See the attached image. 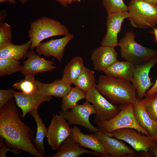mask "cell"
I'll return each mask as SVG.
<instances>
[{
	"label": "cell",
	"instance_id": "cell-5",
	"mask_svg": "<svg viewBox=\"0 0 157 157\" xmlns=\"http://www.w3.org/2000/svg\"><path fill=\"white\" fill-rule=\"evenodd\" d=\"M128 7V19L133 27L147 29L157 25V4L143 0H131Z\"/></svg>",
	"mask_w": 157,
	"mask_h": 157
},
{
	"label": "cell",
	"instance_id": "cell-26",
	"mask_svg": "<svg viewBox=\"0 0 157 157\" xmlns=\"http://www.w3.org/2000/svg\"><path fill=\"white\" fill-rule=\"evenodd\" d=\"M73 84L86 93L96 85L94 72L84 67Z\"/></svg>",
	"mask_w": 157,
	"mask_h": 157
},
{
	"label": "cell",
	"instance_id": "cell-17",
	"mask_svg": "<svg viewBox=\"0 0 157 157\" xmlns=\"http://www.w3.org/2000/svg\"><path fill=\"white\" fill-rule=\"evenodd\" d=\"M114 48L101 45L94 51L91 59L95 70L104 71L117 60V53Z\"/></svg>",
	"mask_w": 157,
	"mask_h": 157
},
{
	"label": "cell",
	"instance_id": "cell-3",
	"mask_svg": "<svg viewBox=\"0 0 157 157\" xmlns=\"http://www.w3.org/2000/svg\"><path fill=\"white\" fill-rule=\"evenodd\" d=\"M135 34L126 32L119 42L121 57L134 65L145 63L157 56V50L145 47L136 42Z\"/></svg>",
	"mask_w": 157,
	"mask_h": 157
},
{
	"label": "cell",
	"instance_id": "cell-25",
	"mask_svg": "<svg viewBox=\"0 0 157 157\" xmlns=\"http://www.w3.org/2000/svg\"><path fill=\"white\" fill-rule=\"evenodd\" d=\"M28 113L32 116L36 122L37 129L35 137L33 142L37 150L41 154L44 155L45 148L44 140L47 134L48 129L45 126L42 119L38 115L37 110H33Z\"/></svg>",
	"mask_w": 157,
	"mask_h": 157
},
{
	"label": "cell",
	"instance_id": "cell-20",
	"mask_svg": "<svg viewBox=\"0 0 157 157\" xmlns=\"http://www.w3.org/2000/svg\"><path fill=\"white\" fill-rule=\"evenodd\" d=\"M133 113L138 124L149 132L150 136L154 140L156 129V122L151 119L148 115L142 100L138 99L133 104Z\"/></svg>",
	"mask_w": 157,
	"mask_h": 157
},
{
	"label": "cell",
	"instance_id": "cell-21",
	"mask_svg": "<svg viewBox=\"0 0 157 157\" xmlns=\"http://www.w3.org/2000/svg\"><path fill=\"white\" fill-rule=\"evenodd\" d=\"M38 90L45 95L53 96L63 98L71 90V84L67 83L61 79L56 80L49 83L42 82L36 80Z\"/></svg>",
	"mask_w": 157,
	"mask_h": 157
},
{
	"label": "cell",
	"instance_id": "cell-4",
	"mask_svg": "<svg viewBox=\"0 0 157 157\" xmlns=\"http://www.w3.org/2000/svg\"><path fill=\"white\" fill-rule=\"evenodd\" d=\"M66 26L53 19L42 17L32 22L28 31L31 44L30 49H33L44 40L58 35L65 36L69 33Z\"/></svg>",
	"mask_w": 157,
	"mask_h": 157
},
{
	"label": "cell",
	"instance_id": "cell-32",
	"mask_svg": "<svg viewBox=\"0 0 157 157\" xmlns=\"http://www.w3.org/2000/svg\"><path fill=\"white\" fill-rule=\"evenodd\" d=\"M11 26L4 20L0 22V46L12 42Z\"/></svg>",
	"mask_w": 157,
	"mask_h": 157
},
{
	"label": "cell",
	"instance_id": "cell-39",
	"mask_svg": "<svg viewBox=\"0 0 157 157\" xmlns=\"http://www.w3.org/2000/svg\"><path fill=\"white\" fill-rule=\"evenodd\" d=\"M153 32L155 37L156 40L157 41V28L154 27L153 28Z\"/></svg>",
	"mask_w": 157,
	"mask_h": 157
},
{
	"label": "cell",
	"instance_id": "cell-13",
	"mask_svg": "<svg viewBox=\"0 0 157 157\" xmlns=\"http://www.w3.org/2000/svg\"><path fill=\"white\" fill-rule=\"evenodd\" d=\"M129 17L128 11L108 14L106 22L107 32L101 42V45L114 47L118 46V35L121 30L124 20Z\"/></svg>",
	"mask_w": 157,
	"mask_h": 157
},
{
	"label": "cell",
	"instance_id": "cell-12",
	"mask_svg": "<svg viewBox=\"0 0 157 157\" xmlns=\"http://www.w3.org/2000/svg\"><path fill=\"white\" fill-rule=\"evenodd\" d=\"M13 94L17 105L22 110V119L30 111L37 110L42 103L49 102L53 98L52 96L45 95L38 90L28 94L14 91Z\"/></svg>",
	"mask_w": 157,
	"mask_h": 157
},
{
	"label": "cell",
	"instance_id": "cell-6",
	"mask_svg": "<svg viewBox=\"0 0 157 157\" xmlns=\"http://www.w3.org/2000/svg\"><path fill=\"white\" fill-rule=\"evenodd\" d=\"M119 107L120 111L112 119L96 123L99 130L106 133L120 129L130 128L136 130L139 133L151 137L149 132L141 127L137 122L134 114L133 104L120 105Z\"/></svg>",
	"mask_w": 157,
	"mask_h": 157
},
{
	"label": "cell",
	"instance_id": "cell-19",
	"mask_svg": "<svg viewBox=\"0 0 157 157\" xmlns=\"http://www.w3.org/2000/svg\"><path fill=\"white\" fill-rule=\"evenodd\" d=\"M57 152L50 157H78L84 154H93L97 156L108 157L95 151H91L81 147L78 143L69 136L60 144Z\"/></svg>",
	"mask_w": 157,
	"mask_h": 157
},
{
	"label": "cell",
	"instance_id": "cell-7",
	"mask_svg": "<svg viewBox=\"0 0 157 157\" xmlns=\"http://www.w3.org/2000/svg\"><path fill=\"white\" fill-rule=\"evenodd\" d=\"M93 86L85 93L86 101L91 103L94 106L96 111L94 123L106 120H109L115 117L120 110L119 106L113 104L107 100Z\"/></svg>",
	"mask_w": 157,
	"mask_h": 157
},
{
	"label": "cell",
	"instance_id": "cell-42",
	"mask_svg": "<svg viewBox=\"0 0 157 157\" xmlns=\"http://www.w3.org/2000/svg\"><path fill=\"white\" fill-rule=\"evenodd\" d=\"M29 0H19V1L22 4H25Z\"/></svg>",
	"mask_w": 157,
	"mask_h": 157
},
{
	"label": "cell",
	"instance_id": "cell-15",
	"mask_svg": "<svg viewBox=\"0 0 157 157\" xmlns=\"http://www.w3.org/2000/svg\"><path fill=\"white\" fill-rule=\"evenodd\" d=\"M27 60L23 62L21 72L25 75H35L39 73L52 71L57 68L54 62L44 59L36 54L33 49L29 50Z\"/></svg>",
	"mask_w": 157,
	"mask_h": 157
},
{
	"label": "cell",
	"instance_id": "cell-22",
	"mask_svg": "<svg viewBox=\"0 0 157 157\" xmlns=\"http://www.w3.org/2000/svg\"><path fill=\"white\" fill-rule=\"evenodd\" d=\"M134 65L127 61L117 60L104 71L106 75L131 81L133 77Z\"/></svg>",
	"mask_w": 157,
	"mask_h": 157
},
{
	"label": "cell",
	"instance_id": "cell-29",
	"mask_svg": "<svg viewBox=\"0 0 157 157\" xmlns=\"http://www.w3.org/2000/svg\"><path fill=\"white\" fill-rule=\"evenodd\" d=\"M35 75H25L24 78L14 83L13 87L20 90L25 93H30L38 90Z\"/></svg>",
	"mask_w": 157,
	"mask_h": 157
},
{
	"label": "cell",
	"instance_id": "cell-10",
	"mask_svg": "<svg viewBox=\"0 0 157 157\" xmlns=\"http://www.w3.org/2000/svg\"><path fill=\"white\" fill-rule=\"evenodd\" d=\"M156 64L157 56L147 63L134 65L131 82L136 89L138 99H142L145 97L146 92L153 85L149 77V73L152 67Z\"/></svg>",
	"mask_w": 157,
	"mask_h": 157
},
{
	"label": "cell",
	"instance_id": "cell-36",
	"mask_svg": "<svg viewBox=\"0 0 157 157\" xmlns=\"http://www.w3.org/2000/svg\"><path fill=\"white\" fill-rule=\"evenodd\" d=\"M60 3L64 7H66L68 4L72 3L73 2L77 1L79 2L81 1V0H56Z\"/></svg>",
	"mask_w": 157,
	"mask_h": 157
},
{
	"label": "cell",
	"instance_id": "cell-23",
	"mask_svg": "<svg viewBox=\"0 0 157 157\" xmlns=\"http://www.w3.org/2000/svg\"><path fill=\"white\" fill-rule=\"evenodd\" d=\"M31 42L30 40L20 45H16L12 42L0 46V58H6L18 60L27 57Z\"/></svg>",
	"mask_w": 157,
	"mask_h": 157
},
{
	"label": "cell",
	"instance_id": "cell-1",
	"mask_svg": "<svg viewBox=\"0 0 157 157\" xmlns=\"http://www.w3.org/2000/svg\"><path fill=\"white\" fill-rule=\"evenodd\" d=\"M34 131L19 117V107L13 98L0 108V136L10 148L22 150L35 157H44L32 143Z\"/></svg>",
	"mask_w": 157,
	"mask_h": 157
},
{
	"label": "cell",
	"instance_id": "cell-14",
	"mask_svg": "<svg viewBox=\"0 0 157 157\" xmlns=\"http://www.w3.org/2000/svg\"><path fill=\"white\" fill-rule=\"evenodd\" d=\"M74 37L73 35L69 33L62 38L40 43L36 47L35 51L39 56H53L61 62L66 46Z\"/></svg>",
	"mask_w": 157,
	"mask_h": 157
},
{
	"label": "cell",
	"instance_id": "cell-30",
	"mask_svg": "<svg viewBox=\"0 0 157 157\" xmlns=\"http://www.w3.org/2000/svg\"><path fill=\"white\" fill-rule=\"evenodd\" d=\"M102 4L108 14L110 13L128 11L127 6L123 0H101Z\"/></svg>",
	"mask_w": 157,
	"mask_h": 157
},
{
	"label": "cell",
	"instance_id": "cell-27",
	"mask_svg": "<svg viewBox=\"0 0 157 157\" xmlns=\"http://www.w3.org/2000/svg\"><path fill=\"white\" fill-rule=\"evenodd\" d=\"M85 93L79 88L72 87L68 93L62 98L61 108V111L68 110L72 109L79 100L85 98Z\"/></svg>",
	"mask_w": 157,
	"mask_h": 157
},
{
	"label": "cell",
	"instance_id": "cell-28",
	"mask_svg": "<svg viewBox=\"0 0 157 157\" xmlns=\"http://www.w3.org/2000/svg\"><path fill=\"white\" fill-rule=\"evenodd\" d=\"M22 66L19 60L10 58H0V76L21 72Z\"/></svg>",
	"mask_w": 157,
	"mask_h": 157
},
{
	"label": "cell",
	"instance_id": "cell-38",
	"mask_svg": "<svg viewBox=\"0 0 157 157\" xmlns=\"http://www.w3.org/2000/svg\"><path fill=\"white\" fill-rule=\"evenodd\" d=\"M6 1H9L10 3V4H14L16 3L15 0H0V3H1Z\"/></svg>",
	"mask_w": 157,
	"mask_h": 157
},
{
	"label": "cell",
	"instance_id": "cell-37",
	"mask_svg": "<svg viewBox=\"0 0 157 157\" xmlns=\"http://www.w3.org/2000/svg\"><path fill=\"white\" fill-rule=\"evenodd\" d=\"M149 152L154 157H157V143L151 148Z\"/></svg>",
	"mask_w": 157,
	"mask_h": 157
},
{
	"label": "cell",
	"instance_id": "cell-9",
	"mask_svg": "<svg viewBox=\"0 0 157 157\" xmlns=\"http://www.w3.org/2000/svg\"><path fill=\"white\" fill-rule=\"evenodd\" d=\"M96 113L93 105L86 101L82 104H77L70 111H61L58 114L68 121L69 125H79L94 133L99 130L92 124L89 117L91 115Z\"/></svg>",
	"mask_w": 157,
	"mask_h": 157
},
{
	"label": "cell",
	"instance_id": "cell-16",
	"mask_svg": "<svg viewBox=\"0 0 157 157\" xmlns=\"http://www.w3.org/2000/svg\"><path fill=\"white\" fill-rule=\"evenodd\" d=\"M105 151L113 157H125L127 155L134 154L135 151L124 142L110 137L99 130L94 133Z\"/></svg>",
	"mask_w": 157,
	"mask_h": 157
},
{
	"label": "cell",
	"instance_id": "cell-8",
	"mask_svg": "<svg viewBox=\"0 0 157 157\" xmlns=\"http://www.w3.org/2000/svg\"><path fill=\"white\" fill-rule=\"evenodd\" d=\"M105 133L127 142L137 152L147 153L156 143L151 137L142 135L136 130L130 128L120 129Z\"/></svg>",
	"mask_w": 157,
	"mask_h": 157
},
{
	"label": "cell",
	"instance_id": "cell-24",
	"mask_svg": "<svg viewBox=\"0 0 157 157\" xmlns=\"http://www.w3.org/2000/svg\"><path fill=\"white\" fill-rule=\"evenodd\" d=\"M84 67L81 57L77 56L74 58L65 67L61 79L69 84H73Z\"/></svg>",
	"mask_w": 157,
	"mask_h": 157
},
{
	"label": "cell",
	"instance_id": "cell-43",
	"mask_svg": "<svg viewBox=\"0 0 157 157\" xmlns=\"http://www.w3.org/2000/svg\"><path fill=\"white\" fill-rule=\"evenodd\" d=\"M156 143H157V142H156Z\"/></svg>",
	"mask_w": 157,
	"mask_h": 157
},
{
	"label": "cell",
	"instance_id": "cell-31",
	"mask_svg": "<svg viewBox=\"0 0 157 157\" xmlns=\"http://www.w3.org/2000/svg\"><path fill=\"white\" fill-rule=\"evenodd\" d=\"M141 100L150 117L156 121L157 119V93Z\"/></svg>",
	"mask_w": 157,
	"mask_h": 157
},
{
	"label": "cell",
	"instance_id": "cell-35",
	"mask_svg": "<svg viewBox=\"0 0 157 157\" xmlns=\"http://www.w3.org/2000/svg\"><path fill=\"white\" fill-rule=\"evenodd\" d=\"M157 93V77L156 81L151 88L146 92L145 97H148Z\"/></svg>",
	"mask_w": 157,
	"mask_h": 157
},
{
	"label": "cell",
	"instance_id": "cell-18",
	"mask_svg": "<svg viewBox=\"0 0 157 157\" xmlns=\"http://www.w3.org/2000/svg\"><path fill=\"white\" fill-rule=\"evenodd\" d=\"M69 136L78 143L81 147L89 148L105 155L108 157H112L105 151L97 137L94 133L84 134L81 132L79 127L75 126L71 128Z\"/></svg>",
	"mask_w": 157,
	"mask_h": 157
},
{
	"label": "cell",
	"instance_id": "cell-2",
	"mask_svg": "<svg viewBox=\"0 0 157 157\" xmlns=\"http://www.w3.org/2000/svg\"><path fill=\"white\" fill-rule=\"evenodd\" d=\"M95 86L113 104H134L138 99L136 89L128 80L102 75L99 76Z\"/></svg>",
	"mask_w": 157,
	"mask_h": 157
},
{
	"label": "cell",
	"instance_id": "cell-41",
	"mask_svg": "<svg viewBox=\"0 0 157 157\" xmlns=\"http://www.w3.org/2000/svg\"><path fill=\"white\" fill-rule=\"evenodd\" d=\"M156 134L154 138V140L156 142H157V119L156 121Z\"/></svg>",
	"mask_w": 157,
	"mask_h": 157
},
{
	"label": "cell",
	"instance_id": "cell-40",
	"mask_svg": "<svg viewBox=\"0 0 157 157\" xmlns=\"http://www.w3.org/2000/svg\"><path fill=\"white\" fill-rule=\"evenodd\" d=\"M150 3L157 4V0H143Z\"/></svg>",
	"mask_w": 157,
	"mask_h": 157
},
{
	"label": "cell",
	"instance_id": "cell-33",
	"mask_svg": "<svg viewBox=\"0 0 157 157\" xmlns=\"http://www.w3.org/2000/svg\"><path fill=\"white\" fill-rule=\"evenodd\" d=\"M11 148L9 147L5 142L4 138L2 137H0V157H6V154L8 152H12L15 156H17L21 153L20 149Z\"/></svg>",
	"mask_w": 157,
	"mask_h": 157
},
{
	"label": "cell",
	"instance_id": "cell-34",
	"mask_svg": "<svg viewBox=\"0 0 157 157\" xmlns=\"http://www.w3.org/2000/svg\"><path fill=\"white\" fill-rule=\"evenodd\" d=\"M13 90L0 89V108L6 104L9 101L14 97L13 92Z\"/></svg>",
	"mask_w": 157,
	"mask_h": 157
},
{
	"label": "cell",
	"instance_id": "cell-11",
	"mask_svg": "<svg viewBox=\"0 0 157 157\" xmlns=\"http://www.w3.org/2000/svg\"><path fill=\"white\" fill-rule=\"evenodd\" d=\"M69 125L62 116L53 114L46 136L48 144L52 150H57L61 144L69 136L71 129Z\"/></svg>",
	"mask_w": 157,
	"mask_h": 157
}]
</instances>
